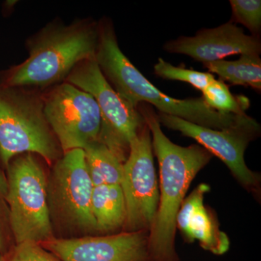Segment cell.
<instances>
[{
    "instance_id": "cell-10",
    "label": "cell",
    "mask_w": 261,
    "mask_h": 261,
    "mask_svg": "<svg viewBox=\"0 0 261 261\" xmlns=\"http://www.w3.org/2000/svg\"><path fill=\"white\" fill-rule=\"evenodd\" d=\"M145 230L109 236L53 238L41 245L62 261H149Z\"/></svg>"
},
{
    "instance_id": "cell-11",
    "label": "cell",
    "mask_w": 261,
    "mask_h": 261,
    "mask_svg": "<svg viewBox=\"0 0 261 261\" xmlns=\"http://www.w3.org/2000/svg\"><path fill=\"white\" fill-rule=\"evenodd\" d=\"M157 117L161 124L193 139L207 152L217 156L244 186L248 188L256 186L257 176L247 167L244 154L249 142L260 130L213 129L163 113H158Z\"/></svg>"
},
{
    "instance_id": "cell-15",
    "label": "cell",
    "mask_w": 261,
    "mask_h": 261,
    "mask_svg": "<svg viewBox=\"0 0 261 261\" xmlns=\"http://www.w3.org/2000/svg\"><path fill=\"white\" fill-rule=\"evenodd\" d=\"M84 151L94 187L121 185L124 161L118 154L99 141L87 146Z\"/></svg>"
},
{
    "instance_id": "cell-12",
    "label": "cell",
    "mask_w": 261,
    "mask_h": 261,
    "mask_svg": "<svg viewBox=\"0 0 261 261\" xmlns=\"http://www.w3.org/2000/svg\"><path fill=\"white\" fill-rule=\"evenodd\" d=\"M164 49L185 55L196 61L205 63L221 61L233 55L260 56V39L247 35L232 22L214 29H202L194 37H181L166 43Z\"/></svg>"
},
{
    "instance_id": "cell-14",
    "label": "cell",
    "mask_w": 261,
    "mask_h": 261,
    "mask_svg": "<svg viewBox=\"0 0 261 261\" xmlns=\"http://www.w3.org/2000/svg\"><path fill=\"white\" fill-rule=\"evenodd\" d=\"M92 211L98 231L108 232L124 226L126 202L121 185L94 187Z\"/></svg>"
},
{
    "instance_id": "cell-21",
    "label": "cell",
    "mask_w": 261,
    "mask_h": 261,
    "mask_svg": "<svg viewBox=\"0 0 261 261\" xmlns=\"http://www.w3.org/2000/svg\"><path fill=\"white\" fill-rule=\"evenodd\" d=\"M5 201L4 197L0 195V252L7 255L10 236L13 238V235L10 229L8 205Z\"/></svg>"
},
{
    "instance_id": "cell-6",
    "label": "cell",
    "mask_w": 261,
    "mask_h": 261,
    "mask_svg": "<svg viewBox=\"0 0 261 261\" xmlns=\"http://www.w3.org/2000/svg\"><path fill=\"white\" fill-rule=\"evenodd\" d=\"M94 185L84 149L62 154L47 177V202L51 225L68 232L87 234L98 231L92 214Z\"/></svg>"
},
{
    "instance_id": "cell-8",
    "label": "cell",
    "mask_w": 261,
    "mask_h": 261,
    "mask_svg": "<svg viewBox=\"0 0 261 261\" xmlns=\"http://www.w3.org/2000/svg\"><path fill=\"white\" fill-rule=\"evenodd\" d=\"M46 118L63 153L99 141L102 119L91 94L67 82L43 92Z\"/></svg>"
},
{
    "instance_id": "cell-16",
    "label": "cell",
    "mask_w": 261,
    "mask_h": 261,
    "mask_svg": "<svg viewBox=\"0 0 261 261\" xmlns=\"http://www.w3.org/2000/svg\"><path fill=\"white\" fill-rule=\"evenodd\" d=\"M203 65L209 73H216L223 82L261 90L260 56L243 55L236 61L221 60Z\"/></svg>"
},
{
    "instance_id": "cell-9",
    "label": "cell",
    "mask_w": 261,
    "mask_h": 261,
    "mask_svg": "<svg viewBox=\"0 0 261 261\" xmlns=\"http://www.w3.org/2000/svg\"><path fill=\"white\" fill-rule=\"evenodd\" d=\"M150 130L146 124L130 142L121 187L126 202L127 231L151 228L157 214L159 192Z\"/></svg>"
},
{
    "instance_id": "cell-4",
    "label": "cell",
    "mask_w": 261,
    "mask_h": 261,
    "mask_svg": "<svg viewBox=\"0 0 261 261\" xmlns=\"http://www.w3.org/2000/svg\"><path fill=\"white\" fill-rule=\"evenodd\" d=\"M32 153L53 166L63 154L46 118L43 92L0 84V162Z\"/></svg>"
},
{
    "instance_id": "cell-19",
    "label": "cell",
    "mask_w": 261,
    "mask_h": 261,
    "mask_svg": "<svg viewBox=\"0 0 261 261\" xmlns=\"http://www.w3.org/2000/svg\"><path fill=\"white\" fill-rule=\"evenodd\" d=\"M232 9L233 20L231 22L243 24L258 37L261 28L260 0H230Z\"/></svg>"
},
{
    "instance_id": "cell-2",
    "label": "cell",
    "mask_w": 261,
    "mask_h": 261,
    "mask_svg": "<svg viewBox=\"0 0 261 261\" xmlns=\"http://www.w3.org/2000/svg\"><path fill=\"white\" fill-rule=\"evenodd\" d=\"M99 22L53 20L27 39L28 57L2 73L0 84L44 92L64 82L81 63L95 59Z\"/></svg>"
},
{
    "instance_id": "cell-20",
    "label": "cell",
    "mask_w": 261,
    "mask_h": 261,
    "mask_svg": "<svg viewBox=\"0 0 261 261\" xmlns=\"http://www.w3.org/2000/svg\"><path fill=\"white\" fill-rule=\"evenodd\" d=\"M8 257V261H62L41 244L32 242L15 245Z\"/></svg>"
},
{
    "instance_id": "cell-17",
    "label": "cell",
    "mask_w": 261,
    "mask_h": 261,
    "mask_svg": "<svg viewBox=\"0 0 261 261\" xmlns=\"http://www.w3.org/2000/svg\"><path fill=\"white\" fill-rule=\"evenodd\" d=\"M202 92V97L206 105L214 111L235 115L246 114L245 110L248 108V99L246 97H235L222 80H214Z\"/></svg>"
},
{
    "instance_id": "cell-7",
    "label": "cell",
    "mask_w": 261,
    "mask_h": 261,
    "mask_svg": "<svg viewBox=\"0 0 261 261\" xmlns=\"http://www.w3.org/2000/svg\"><path fill=\"white\" fill-rule=\"evenodd\" d=\"M64 82L94 97L100 110L102 124L99 142L126 161L130 142L145 125L138 108H134L108 83L95 59L81 63Z\"/></svg>"
},
{
    "instance_id": "cell-13",
    "label": "cell",
    "mask_w": 261,
    "mask_h": 261,
    "mask_svg": "<svg viewBox=\"0 0 261 261\" xmlns=\"http://www.w3.org/2000/svg\"><path fill=\"white\" fill-rule=\"evenodd\" d=\"M209 190L207 185L202 184L184 200L176 216V227L190 241L197 240L205 250L223 255L229 248V240L214 224L204 206V195Z\"/></svg>"
},
{
    "instance_id": "cell-23",
    "label": "cell",
    "mask_w": 261,
    "mask_h": 261,
    "mask_svg": "<svg viewBox=\"0 0 261 261\" xmlns=\"http://www.w3.org/2000/svg\"><path fill=\"white\" fill-rule=\"evenodd\" d=\"M0 261H8V255L0 252Z\"/></svg>"
},
{
    "instance_id": "cell-18",
    "label": "cell",
    "mask_w": 261,
    "mask_h": 261,
    "mask_svg": "<svg viewBox=\"0 0 261 261\" xmlns=\"http://www.w3.org/2000/svg\"><path fill=\"white\" fill-rule=\"evenodd\" d=\"M154 72L164 80L187 82L201 92L215 80L214 75L209 72L206 73L179 68L165 61L161 58H159L158 63L154 65Z\"/></svg>"
},
{
    "instance_id": "cell-3",
    "label": "cell",
    "mask_w": 261,
    "mask_h": 261,
    "mask_svg": "<svg viewBox=\"0 0 261 261\" xmlns=\"http://www.w3.org/2000/svg\"><path fill=\"white\" fill-rule=\"evenodd\" d=\"M138 109L150 130L161 175L159 207L148 238L149 261H176V216L190 184L209 162L211 154L200 145L181 147L173 143L163 133L152 108L140 104Z\"/></svg>"
},
{
    "instance_id": "cell-5",
    "label": "cell",
    "mask_w": 261,
    "mask_h": 261,
    "mask_svg": "<svg viewBox=\"0 0 261 261\" xmlns=\"http://www.w3.org/2000/svg\"><path fill=\"white\" fill-rule=\"evenodd\" d=\"M44 163L37 154L24 153L13 158L6 167L8 191L5 200L15 245L41 244L55 238Z\"/></svg>"
},
{
    "instance_id": "cell-22",
    "label": "cell",
    "mask_w": 261,
    "mask_h": 261,
    "mask_svg": "<svg viewBox=\"0 0 261 261\" xmlns=\"http://www.w3.org/2000/svg\"><path fill=\"white\" fill-rule=\"evenodd\" d=\"M8 191V182H7L6 175L3 173L0 168V195L5 197Z\"/></svg>"
},
{
    "instance_id": "cell-1",
    "label": "cell",
    "mask_w": 261,
    "mask_h": 261,
    "mask_svg": "<svg viewBox=\"0 0 261 261\" xmlns=\"http://www.w3.org/2000/svg\"><path fill=\"white\" fill-rule=\"evenodd\" d=\"M99 32L95 56L98 66L117 93L134 108L148 103L157 108L159 113L213 129H260V125L251 117L218 112L209 108L202 97L179 99L166 95L123 54L111 20H100Z\"/></svg>"
}]
</instances>
